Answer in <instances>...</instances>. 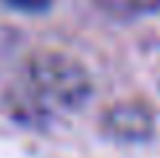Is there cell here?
<instances>
[{
	"mask_svg": "<svg viewBox=\"0 0 160 158\" xmlns=\"http://www.w3.org/2000/svg\"><path fill=\"white\" fill-rule=\"evenodd\" d=\"M87 95H89V79L74 58L42 53L34 55L26 66L24 97L42 113L71 111L82 105Z\"/></svg>",
	"mask_w": 160,
	"mask_h": 158,
	"instance_id": "6da1fadb",
	"label": "cell"
},
{
	"mask_svg": "<svg viewBox=\"0 0 160 158\" xmlns=\"http://www.w3.org/2000/svg\"><path fill=\"white\" fill-rule=\"evenodd\" d=\"M110 124L116 134H126V137H142L150 132V113L137 103H123L118 108L110 111Z\"/></svg>",
	"mask_w": 160,
	"mask_h": 158,
	"instance_id": "7a4b0ae2",
	"label": "cell"
},
{
	"mask_svg": "<svg viewBox=\"0 0 160 158\" xmlns=\"http://www.w3.org/2000/svg\"><path fill=\"white\" fill-rule=\"evenodd\" d=\"M97 3L113 13H142L155 8L160 0H97Z\"/></svg>",
	"mask_w": 160,
	"mask_h": 158,
	"instance_id": "3957f363",
	"label": "cell"
},
{
	"mask_svg": "<svg viewBox=\"0 0 160 158\" xmlns=\"http://www.w3.org/2000/svg\"><path fill=\"white\" fill-rule=\"evenodd\" d=\"M11 5H18V8H42L48 0H8Z\"/></svg>",
	"mask_w": 160,
	"mask_h": 158,
	"instance_id": "277c9868",
	"label": "cell"
}]
</instances>
